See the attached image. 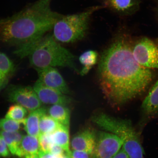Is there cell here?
Segmentation results:
<instances>
[{"mask_svg": "<svg viewBox=\"0 0 158 158\" xmlns=\"http://www.w3.org/2000/svg\"><path fill=\"white\" fill-rule=\"evenodd\" d=\"M9 101L20 105L29 111L41 107L42 102L33 88L29 86L10 85L6 90Z\"/></svg>", "mask_w": 158, "mask_h": 158, "instance_id": "8992f818", "label": "cell"}, {"mask_svg": "<svg viewBox=\"0 0 158 158\" xmlns=\"http://www.w3.org/2000/svg\"><path fill=\"white\" fill-rule=\"evenodd\" d=\"M38 156L39 158H60L53 155L49 152H44L40 150Z\"/></svg>", "mask_w": 158, "mask_h": 158, "instance_id": "83f0119b", "label": "cell"}, {"mask_svg": "<svg viewBox=\"0 0 158 158\" xmlns=\"http://www.w3.org/2000/svg\"><path fill=\"white\" fill-rule=\"evenodd\" d=\"M140 0H105V6L122 15L133 14L139 9Z\"/></svg>", "mask_w": 158, "mask_h": 158, "instance_id": "4fadbf2b", "label": "cell"}, {"mask_svg": "<svg viewBox=\"0 0 158 158\" xmlns=\"http://www.w3.org/2000/svg\"><path fill=\"white\" fill-rule=\"evenodd\" d=\"M103 6H96L77 14L61 15L53 27L52 35L58 42L73 43L81 40L86 35L91 16Z\"/></svg>", "mask_w": 158, "mask_h": 158, "instance_id": "5b68a950", "label": "cell"}, {"mask_svg": "<svg viewBox=\"0 0 158 158\" xmlns=\"http://www.w3.org/2000/svg\"><path fill=\"white\" fill-rule=\"evenodd\" d=\"M49 115L54 118L59 123L70 128V111L67 106L55 104L47 110Z\"/></svg>", "mask_w": 158, "mask_h": 158, "instance_id": "e0dca14e", "label": "cell"}, {"mask_svg": "<svg viewBox=\"0 0 158 158\" xmlns=\"http://www.w3.org/2000/svg\"><path fill=\"white\" fill-rule=\"evenodd\" d=\"M97 133L91 129H85L78 132L71 140L72 150L81 151L92 155L96 141Z\"/></svg>", "mask_w": 158, "mask_h": 158, "instance_id": "8fae6325", "label": "cell"}, {"mask_svg": "<svg viewBox=\"0 0 158 158\" xmlns=\"http://www.w3.org/2000/svg\"><path fill=\"white\" fill-rule=\"evenodd\" d=\"M141 108L144 122L158 116V80L144 99Z\"/></svg>", "mask_w": 158, "mask_h": 158, "instance_id": "7c38bea8", "label": "cell"}, {"mask_svg": "<svg viewBox=\"0 0 158 158\" xmlns=\"http://www.w3.org/2000/svg\"><path fill=\"white\" fill-rule=\"evenodd\" d=\"M125 35H118L104 51L98 63L99 82L108 102L123 105L143 95L154 77L151 69L139 64Z\"/></svg>", "mask_w": 158, "mask_h": 158, "instance_id": "6da1fadb", "label": "cell"}, {"mask_svg": "<svg viewBox=\"0 0 158 158\" xmlns=\"http://www.w3.org/2000/svg\"><path fill=\"white\" fill-rule=\"evenodd\" d=\"M69 130V128L62 125L54 132L50 134L52 143L60 146L66 153H69L70 151Z\"/></svg>", "mask_w": 158, "mask_h": 158, "instance_id": "ac0fdd59", "label": "cell"}, {"mask_svg": "<svg viewBox=\"0 0 158 158\" xmlns=\"http://www.w3.org/2000/svg\"><path fill=\"white\" fill-rule=\"evenodd\" d=\"M0 134L4 139L11 154L17 156L23 137V134L19 131L14 132L0 131Z\"/></svg>", "mask_w": 158, "mask_h": 158, "instance_id": "d6986e66", "label": "cell"}, {"mask_svg": "<svg viewBox=\"0 0 158 158\" xmlns=\"http://www.w3.org/2000/svg\"><path fill=\"white\" fill-rule=\"evenodd\" d=\"M47 109L45 107H40L31 111L26 118L24 128L28 135L38 137L40 134L39 122L43 115L46 114Z\"/></svg>", "mask_w": 158, "mask_h": 158, "instance_id": "9a60e30c", "label": "cell"}, {"mask_svg": "<svg viewBox=\"0 0 158 158\" xmlns=\"http://www.w3.org/2000/svg\"><path fill=\"white\" fill-rule=\"evenodd\" d=\"M157 13H158V4H157Z\"/></svg>", "mask_w": 158, "mask_h": 158, "instance_id": "1f68e13d", "label": "cell"}, {"mask_svg": "<svg viewBox=\"0 0 158 158\" xmlns=\"http://www.w3.org/2000/svg\"><path fill=\"white\" fill-rule=\"evenodd\" d=\"M21 58L28 56L35 69L47 67L68 68L80 73L76 64V57L48 33L31 44L19 47L14 52Z\"/></svg>", "mask_w": 158, "mask_h": 158, "instance_id": "3957f363", "label": "cell"}, {"mask_svg": "<svg viewBox=\"0 0 158 158\" xmlns=\"http://www.w3.org/2000/svg\"><path fill=\"white\" fill-rule=\"evenodd\" d=\"M113 158H130L127 154L122 147L120 149Z\"/></svg>", "mask_w": 158, "mask_h": 158, "instance_id": "f1b7e54d", "label": "cell"}, {"mask_svg": "<svg viewBox=\"0 0 158 158\" xmlns=\"http://www.w3.org/2000/svg\"><path fill=\"white\" fill-rule=\"evenodd\" d=\"M62 125L49 114H45L41 116L40 120V133H52Z\"/></svg>", "mask_w": 158, "mask_h": 158, "instance_id": "44dd1931", "label": "cell"}, {"mask_svg": "<svg viewBox=\"0 0 158 158\" xmlns=\"http://www.w3.org/2000/svg\"><path fill=\"white\" fill-rule=\"evenodd\" d=\"M60 158H71V157L70 156H69L68 154L66 153L64 156H63V157Z\"/></svg>", "mask_w": 158, "mask_h": 158, "instance_id": "4dcf8cb0", "label": "cell"}, {"mask_svg": "<svg viewBox=\"0 0 158 158\" xmlns=\"http://www.w3.org/2000/svg\"><path fill=\"white\" fill-rule=\"evenodd\" d=\"M16 71L12 61L4 53L0 52V92L7 86Z\"/></svg>", "mask_w": 158, "mask_h": 158, "instance_id": "5bb4252c", "label": "cell"}, {"mask_svg": "<svg viewBox=\"0 0 158 158\" xmlns=\"http://www.w3.org/2000/svg\"><path fill=\"white\" fill-rule=\"evenodd\" d=\"M49 152L60 158L62 157L66 154V152L62 147L55 143L51 145Z\"/></svg>", "mask_w": 158, "mask_h": 158, "instance_id": "484cf974", "label": "cell"}, {"mask_svg": "<svg viewBox=\"0 0 158 158\" xmlns=\"http://www.w3.org/2000/svg\"><path fill=\"white\" fill-rule=\"evenodd\" d=\"M71 158H91V155L86 152L72 150L69 153Z\"/></svg>", "mask_w": 158, "mask_h": 158, "instance_id": "4316f807", "label": "cell"}, {"mask_svg": "<svg viewBox=\"0 0 158 158\" xmlns=\"http://www.w3.org/2000/svg\"><path fill=\"white\" fill-rule=\"evenodd\" d=\"M9 148L4 139L0 134V157L8 158L10 157L11 154Z\"/></svg>", "mask_w": 158, "mask_h": 158, "instance_id": "d4e9b609", "label": "cell"}, {"mask_svg": "<svg viewBox=\"0 0 158 158\" xmlns=\"http://www.w3.org/2000/svg\"><path fill=\"white\" fill-rule=\"evenodd\" d=\"M40 151L38 138L31 135L23 136L17 156L23 157L27 155H38Z\"/></svg>", "mask_w": 158, "mask_h": 158, "instance_id": "2e32d148", "label": "cell"}, {"mask_svg": "<svg viewBox=\"0 0 158 158\" xmlns=\"http://www.w3.org/2000/svg\"><path fill=\"white\" fill-rule=\"evenodd\" d=\"M38 155H27L25 156L24 158H39Z\"/></svg>", "mask_w": 158, "mask_h": 158, "instance_id": "f546056e", "label": "cell"}, {"mask_svg": "<svg viewBox=\"0 0 158 158\" xmlns=\"http://www.w3.org/2000/svg\"><path fill=\"white\" fill-rule=\"evenodd\" d=\"M33 88L42 103L67 106L73 102L72 99L67 94L45 85L39 79L35 82Z\"/></svg>", "mask_w": 158, "mask_h": 158, "instance_id": "30bf717a", "label": "cell"}, {"mask_svg": "<svg viewBox=\"0 0 158 158\" xmlns=\"http://www.w3.org/2000/svg\"><path fill=\"white\" fill-rule=\"evenodd\" d=\"M98 58V53L94 50H88L82 53L79 59L84 67L80 71V74L82 76L87 74L92 66L96 64Z\"/></svg>", "mask_w": 158, "mask_h": 158, "instance_id": "ffe728a7", "label": "cell"}, {"mask_svg": "<svg viewBox=\"0 0 158 158\" xmlns=\"http://www.w3.org/2000/svg\"><path fill=\"white\" fill-rule=\"evenodd\" d=\"M123 144L122 140L115 135L104 131H98L91 158H113Z\"/></svg>", "mask_w": 158, "mask_h": 158, "instance_id": "ba28073f", "label": "cell"}, {"mask_svg": "<svg viewBox=\"0 0 158 158\" xmlns=\"http://www.w3.org/2000/svg\"><path fill=\"white\" fill-rule=\"evenodd\" d=\"M21 124V122L9 119L6 118L0 119V131L6 132H14L19 131Z\"/></svg>", "mask_w": 158, "mask_h": 158, "instance_id": "603a6c76", "label": "cell"}, {"mask_svg": "<svg viewBox=\"0 0 158 158\" xmlns=\"http://www.w3.org/2000/svg\"><path fill=\"white\" fill-rule=\"evenodd\" d=\"M27 114L26 108L20 105L16 104L10 106L5 118L21 122L24 125Z\"/></svg>", "mask_w": 158, "mask_h": 158, "instance_id": "7402d4cb", "label": "cell"}, {"mask_svg": "<svg viewBox=\"0 0 158 158\" xmlns=\"http://www.w3.org/2000/svg\"><path fill=\"white\" fill-rule=\"evenodd\" d=\"M39 79L45 85L65 94H71L68 85L58 70L54 67L35 69Z\"/></svg>", "mask_w": 158, "mask_h": 158, "instance_id": "9c48e42d", "label": "cell"}, {"mask_svg": "<svg viewBox=\"0 0 158 158\" xmlns=\"http://www.w3.org/2000/svg\"><path fill=\"white\" fill-rule=\"evenodd\" d=\"M91 121L103 131L119 138L123 142L122 148L130 158H144L145 152L139 134L130 120L100 113L92 116Z\"/></svg>", "mask_w": 158, "mask_h": 158, "instance_id": "277c9868", "label": "cell"}, {"mask_svg": "<svg viewBox=\"0 0 158 158\" xmlns=\"http://www.w3.org/2000/svg\"><path fill=\"white\" fill-rule=\"evenodd\" d=\"M134 58L142 66L158 69V45L152 40L143 37L132 47Z\"/></svg>", "mask_w": 158, "mask_h": 158, "instance_id": "52a82bcc", "label": "cell"}, {"mask_svg": "<svg viewBox=\"0 0 158 158\" xmlns=\"http://www.w3.org/2000/svg\"><path fill=\"white\" fill-rule=\"evenodd\" d=\"M40 150L44 152H49L53 143L51 140L50 134L40 133L39 136Z\"/></svg>", "mask_w": 158, "mask_h": 158, "instance_id": "cb8c5ba5", "label": "cell"}, {"mask_svg": "<svg viewBox=\"0 0 158 158\" xmlns=\"http://www.w3.org/2000/svg\"><path fill=\"white\" fill-rule=\"evenodd\" d=\"M52 1L37 0L15 14L0 19V42L19 48L52 30L62 15L51 8Z\"/></svg>", "mask_w": 158, "mask_h": 158, "instance_id": "7a4b0ae2", "label": "cell"}]
</instances>
